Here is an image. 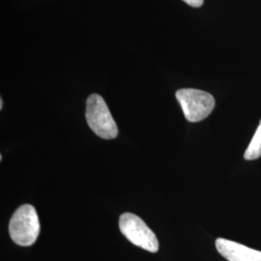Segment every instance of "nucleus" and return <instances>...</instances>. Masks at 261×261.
Instances as JSON below:
<instances>
[{
    "label": "nucleus",
    "mask_w": 261,
    "mask_h": 261,
    "mask_svg": "<svg viewBox=\"0 0 261 261\" xmlns=\"http://www.w3.org/2000/svg\"><path fill=\"white\" fill-rule=\"evenodd\" d=\"M9 233L11 239L22 247L36 242L40 233V223L33 206L23 204L16 210L10 220Z\"/></svg>",
    "instance_id": "f257e3e1"
},
{
    "label": "nucleus",
    "mask_w": 261,
    "mask_h": 261,
    "mask_svg": "<svg viewBox=\"0 0 261 261\" xmlns=\"http://www.w3.org/2000/svg\"><path fill=\"white\" fill-rule=\"evenodd\" d=\"M85 116L90 129L98 137L105 140H112L117 137V125L105 100L99 94H92L87 99Z\"/></svg>",
    "instance_id": "f03ea898"
},
{
    "label": "nucleus",
    "mask_w": 261,
    "mask_h": 261,
    "mask_svg": "<svg viewBox=\"0 0 261 261\" xmlns=\"http://www.w3.org/2000/svg\"><path fill=\"white\" fill-rule=\"evenodd\" d=\"M176 99L188 121H201L214 110V97L202 90L193 88L180 89L176 92Z\"/></svg>",
    "instance_id": "7ed1b4c3"
},
{
    "label": "nucleus",
    "mask_w": 261,
    "mask_h": 261,
    "mask_svg": "<svg viewBox=\"0 0 261 261\" xmlns=\"http://www.w3.org/2000/svg\"><path fill=\"white\" fill-rule=\"evenodd\" d=\"M119 228L132 244L148 252H158L159 241L156 235L140 217L132 213L122 214Z\"/></svg>",
    "instance_id": "20e7f679"
},
{
    "label": "nucleus",
    "mask_w": 261,
    "mask_h": 261,
    "mask_svg": "<svg viewBox=\"0 0 261 261\" xmlns=\"http://www.w3.org/2000/svg\"><path fill=\"white\" fill-rule=\"evenodd\" d=\"M216 249L226 260L261 261L259 251L224 238H218L216 240Z\"/></svg>",
    "instance_id": "39448f33"
},
{
    "label": "nucleus",
    "mask_w": 261,
    "mask_h": 261,
    "mask_svg": "<svg viewBox=\"0 0 261 261\" xmlns=\"http://www.w3.org/2000/svg\"><path fill=\"white\" fill-rule=\"evenodd\" d=\"M244 157L248 161H252L261 157V121L250 145L248 146L244 154Z\"/></svg>",
    "instance_id": "423d86ee"
},
{
    "label": "nucleus",
    "mask_w": 261,
    "mask_h": 261,
    "mask_svg": "<svg viewBox=\"0 0 261 261\" xmlns=\"http://www.w3.org/2000/svg\"><path fill=\"white\" fill-rule=\"evenodd\" d=\"M184 2H186L188 5L192 6V7H200L203 4L204 0H183Z\"/></svg>",
    "instance_id": "0eeeda50"
},
{
    "label": "nucleus",
    "mask_w": 261,
    "mask_h": 261,
    "mask_svg": "<svg viewBox=\"0 0 261 261\" xmlns=\"http://www.w3.org/2000/svg\"><path fill=\"white\" fill-rule=\"evenodd\" d=\"M2 109H3V100L0 99V110H2Z\"/></svg>",
    "instance_id": "6e6552de"
}]
</instances>
